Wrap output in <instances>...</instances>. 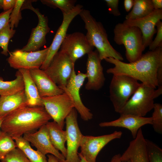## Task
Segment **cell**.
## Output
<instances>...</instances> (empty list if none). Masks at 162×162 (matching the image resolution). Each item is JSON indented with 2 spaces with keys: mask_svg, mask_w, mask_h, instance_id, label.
Listing matches in <instances>:
<instances>
[{
  "mask_svg": "<svg viewBox=\"0 0 162 162\" xmlns=\"http://www.w3.org/2000/svg\"><path fill=\"white\" fill-rule=\"evenodd\" d=\"M104 60L114 65L107 70L108 74L127 75L155 89L158 87L157 74L158 68L162 66V47L148 51L132 62L126 63L110 57Z\"/></svg>",
  "mask_w": 162,
  "mask_h": 162,
  "instance_id": "1",
  "label": "cell"
},
{
  "mask_svg": "<svg viewBox=\"0 0 162 162\" xmlns=\"http://www.w3.org/2000/svg\"><path fill=\"white\" fill-rule=\"evenodd\" d=\"M52 119L44 106H27L4 117L1 130L12 138L36 131Z\"/></svg>",
  "mask_w": 162,
  "mask_h": 162,
  "instance_id": "2",
  "label": "cell"
},
{
  "mask_svg": "<svg viewBox=\"0 0 162 162\" xmlns=\"http://www.w3.org/2000/svg\"><path fill=\"white\" fill-rule=\"evenodd\" d=\"M79 15L85 24L86 38L91 45L96 48L100 59L110 57L123 60L122 56L110 44L101 23L97 21L88 10L83 9Z\"/></svg>",
  "mask_w": 162,
  "mask_h": 162,
  "instance_id": "3",
  "label": "cell"
},
{
  "mask_svg": "<svg viewBox=\"0 0 162 162\" xmlns=\"http://www.w3.org/2000/svg\"><path fill=\"white\" fill-rule=\"evenodd\" d=\"M114 40L118 45H123L125 56L130 62L138 59L145 49L142 34L137 27L128 25L123 22L117 24L114 29Z\"/></svg>",
  "mask_w": 162,
  "mask_h": 162,
  "instance_id": "4",
  "label": "cell"
},
{
  "mask_svg": "<svg viewBox=\"0 0 162 162\" xmlns=\"http://www.w3.org/2000/svg\"><path fill=\"white\" fill-rule=\"evenodd\" d=\"M140 85L128 76L113 75L110 87V98L115 111L119 113Z\"/></svg>",
  "mask_w": 162,
  "mask_h": 162,
  "instance_id": "5",
  "label": "cell"
},
{
  "mask_svg": "<svg viewBox=\"0 0 162 162\" xmlns=\"http://www.w3.org/2000/svg\"><path fill=\"white\" fill-rule=\"evenodd\" d=\"M155 90L143 83H140L119 113L120 115L144 117L153 109Z\"/></svg>",
  "mask_w": 162,
  "mask_h": 162,
  "instance_id": "6",
  "label": "cell"
},
{
  "mask_svg": "<svg viewBox=\"0 0 162 162\" xmlns=\"http://www.w3.org/2000/svg\"><path fill=\"white\" fill-rule=\"evenodd\" d=\"M46 110L62 129L66 117L74 108L73 100L70 94L64 92L61 94L41 98Z\"/></svg>",
  "mask_w": 162,
  "mask_h": 162,
  "instance_id": "7",
  "label": "cell"
},
{
  "mask_svg": "<svg viewBox=\"0 0 162 162\" xmlns=\"http://www.w3.org/2000/svg\"><path fill=\"white\" fill-rule=\"evenodd\" d=\"M74 64L67 55L59 51L44 70L54 83L61 88L67 85L74 70Z\"/></svg>",
  "mask_w": 162,
  "mask_h": 162,
  "instance_id": "8",
  "label": "cell"
},
{
  "mask_svg": "<svg viewBox=\"0 0 162 162\" xmlns=\"http://www.w3.org/2000/svg\"><path fill=\"white\" fill-rule=\"evenodd\" d=\"M67 133V154L64 160L59 162H80L78 152L83 136L77 121V112L74 108L65 120Z\"/></svg>",
  "mask_w": 162,
  "mask_h": 162,
  "instance_id": "9",
  "label": "cell"
},
{
  "mask_svg": "<svg viewBox=\"0 0 162 162\" xmlns=\"http://www.w3.org/2000/svg\"><path fill=\"white\" fill-rule=\"evenodd\" d=\"M32 1L25 0L21 8V10L26 9L31 10L37 14L38 19V24L35 27L32 29L27 44L20 49L22 51L28 52L39 50L44 46L46 43V35L50 30L47 16L42 14L38 9L35 8L32 6Z\"/></svg>",
  "mask_w": 162,
  "mask_h": 162,
  "instance_id": "10",
  "label": "cell"
},
{
  "mask_svg": "<svg viewBox=\"0 0 162 162\" xmlns=\"http://www.w3.org/2000/svg\"><path fill=\"white\" fill-rule=\"evenodd\" d=\"M121 131L98 136H83L81 141L80 154L88 162H96L97 157L101 150L111 141L120 138Z\"/></svg>",
  "mask_w": 162,
  "mask_h": 162,
  "instance_id": "11",
  "label": "cell"
},
{
  "mask_svg": "<svg viewBox=\"0 0 162 162\" xmlns=\"http://www.w3.org/2000/svg\"><path fill=\"white\" fill-rule=\"evenodd\" d=\"M49 48L31 52L16 50L9 53L8 62L11 67L16 69L39 68L46 59Z\"/></svg>",
  "mask_w": 162,
  "mask_h": 162,
  "instance_id": "12",
  "label": "cell"
},
{
  "mask_svg": "<svg viewBox=\"0 0 162 162\" xmlns=\"http://www.w3.org/2000/svg\"><path fill=\"white\" fill-rule=\"evenodd\" d=\"M94 47L89 42L86 35L76 32L67 34L60 51L67 55L75 64L78 59L93 51Z\"/></svg>",
  "mask_w": 162,
  "mask_h": 162,
  "instance_id": "13",
  "label": "cell"
},
{
  "mask_svg": "<svg viewBox=\"0 0 162 162\" xmlns=\"http://www.w3.org/2000/svg\"><path fill=\"white\" fill-rule=\"evenodd\" d=\"M86 78L85 73L79 71L76 74L74 70L66 86L60 88L70 94L73 102L74 108L82 119L88 121L92 118L93 115L83 103L80 94V89Z\"/></svg>",
  "mask_w": 162,
  "mask_h": 162,
  "instance_id": "14",
  "label": "cell"
},
{
  "mask_svg": "<svg viewBox=\"0 0 162 162\" xmlns=\"http://www.w3.org/2000/svg\"><path fill=\"white\" fill-rule=\"evenodd\" d=\"M83 6L80 4L75 6L72 10L68 14H63L62 24L57 30L49 50L46 59L40 69L45 70L48 67L58 50L67 34L68 27L73 19L83 9Z\"/></svg>",
  "mask_w": 162,
  "mask_h": 162,
  "instance_id": "15",
  "label": "cell"
},
{
  "mask_svg": "<svg viewBox=\"0 0 162 162\" xmlns=\"http://www.w3.org/2000/svg\"><path fill=\"white\" fill-rule=\"evenodd\" d=\"M87 55L85 73L87 81L85 88L88 90L98 91L104 86L105 80L102 60L97 50L92 51Z\"/></svg>",
  "mask_w": 162,
  "mask_h": 162,
  "instance_id": "16",
  "label": "cell"
},
{
  "mask_svg": "<svg viewBox=\"0 0 162 162\" xmlns=\"http://www.w3.org/2000/svg\"><path fill=\"white\" fill-rule=\"evenodd\" d=\"M162 19V9L154 10L150 14L143 17L134 20H125L124 24L137 27L142 34L143 44L145 48L148 46L157 32L155 28L157 22Z\"/></svg>",
  "mask_w": 162,
  "mask_h": 162,
  "instance_id": "17",
  "label": "cell"
},
{
  "mask_svg": "<svg viewBox=\"0 0 162 162\" xmlns=\"http://www.w3.org/2000/svg\"><path fill=\"white\" fill-rule=\"evenodd\" d=\"M22 137L43 154H50L59 161L65 159L64 157L52 144L45 125L34 132L25 134Z\"/></svg>",
  "mask_w": 162,
  "mask_h": 162,
  "instance_id": "18",
  "label": "cell"
},
{
  "mask_svg": "<svg viewBox=\"0 0 162 162\" xmlns=\"http://www.w3.org/2000/svg\"><path fill=\"white\" fill-rule=\"evenodd\" d=\"M152 124V118L137 117L130 115H120L118 119L110 122H100L101 127H118L127 129L131 133L133 138H135L139 130L143 126Z\"/></svg>",
  "mask_w": 162,
  "mask_h": 162,
  "instance_id": "19",
  "label": "cell"
},
{
  "mask_svg": "<svg viewBox=\"0 0 162 162\" xmlns=\"http://www.w3.org/2000/svg\"><path fill=\"white\" fill-rule=\"evenodd\" d=\"M29 71L41 98L55 96L64 92L54 83L44 70L40 68H35L29 70Z\"/></svg>",
  "mask_w": 162,
  "mask_h": 162,
  "instance_id": "20",
  "label": "cell"
},
{
  "mask_svg": "<svg viewBox=\"0 0 162 162\" xmlns=\"http://www.w3.org/2000/svg\"><path fill=\"white\" fill-rule=\"evenodd\" d=\"M120 158L122 161L130 160L131 162H149L146 139L141 128L138 130L136 138L130 142Z\"/></svg>",
  "mask_w": 162,
  "mask_h": 162,
  "instance_id": "21",
  "label": "cell"
},
{
  "mask_svg": "<svg viewBox=\"0 0 162 162\" xmlns=\"http://www.w3.org/2000/svg\"><path fill=\"white\" fill-rule=\"evenodd\" d=\"M28 106L24 90L14 95L0 96V116L4 117Z\"/></svg>",
  "mask_w": 162,
  "mask_h": 162,
  "instance_id": "22",
  "label": "cell"
},
{
  "mask_svg": "<svg viewBox=\"0 0 162 162\" xmlns=\"http://www.w3.org/2000/svg\"><path fill=\"white\" fill-rule=\"evenodd\" d=\"M22 74L24 80V91L30 107L44 106L36 85L30 74L29 70L25 69L18 70Z\"/></svg>",
  "mask_w": 162,
  "mask_h": 162,
  "instance_id": "23",
  "label": "cell"
},
{
  "mask_svg": "<svg viewBox=\"0 0 162 162\" xmlns=\"http://www.w3.org/2000/svg\"><path fill=\"white\" fill-rule=\"evenodd\" d=\"M50 141L54 147L65 157L67 154L65 143L67 133L55 122H49L46 124Z\"/></svg>",
  "mask_w": 162,
  "mask_h": 162,
  "instance_id": "24",
  "label": "cell"
},
{
  "mask_svg": "<svg viewBox=\"0 0 162 162\" xmlns=\"http://www.w3.org/2000/svg\"><path fill=\"white\" fill-rule=\"evenodd\" d=\"M14 80L10 81H5L0 76V96L14 95L24 90L23 78L19 70L16 72Z\"/></svg>",
  "mask_w": 162,
  "mask_h": 162,
  "instance_id": "25",
  "label": "cell"
},
{
  "mask_svg": "<svg viewBox=\"0 0 162 162\" xmlns=\"http://www.w3.org/2000/svg\"><path fill=\"white\" fill-rule=\"evenodd\" d=\"M12 138L15 142L16 147L24 153L30 162H48L45 155L33 149L30 143L22 136Z\"/></svg>",
  "mask_w": 162,
  "mask_h": 162,
  "instance_id": "26",
  "label": "cell"
},
{
  "mask_svg": "<svg viewBox=\"0 0 162 162\" xmlns=\"http://www.w3.org/2000/svg\"><path fill=\"white\" fill-rule=\"evenodd\" d=\"M154 9L152 0H134L131 11L125 16V20H134L145 17Z\"/></svg>",
  "mask_w": 162,
  "mask_h": 162,
  "instance_id": "27",
  "label": "cell"
},
{
  "mask_svg": "<svg viewBox=\"0 0 162 162\" xmlns=\"http://www.w3.org/2000/svg\"><path fill=\"white\" fill-rule=\"evenodd\" d=\"M41 2L51 8H58L63 14H68L72 10L75 6V0H41Z\"/></svg>",
  "mask_w": 162,
  "mask_h": 162,
  "instance_id": "28",
  "label": "cell"
},
{
  "mask_svg": "<svg viewBox=\"0 0 162 162\" xmlns=\"http://www.w3.org/2000/svg\"><path fill=\"white\" fill-rule=\"evenodd\" d=\"M16 148L14 140L7 133L2 131L0 132V160L12 150Z\"/></svg>",
  "mask_w": 162,
  "mask_h": 162,
  "instance_id": "29",
  "label": "cell"
},
{
  "mask_svg": "<svg viewBox=\"0 0 162 162\" xmlns=\"http://www.w3.org/2000/svg\"><path fill=\"white\" fill-rule=\"evenodd\" d=\"M16 30L10 28L9 22L0 30V47L2 51L1 53L5 56L8 55V46L10 40L14 36Z\"/></svg>",
  "mask_w": 162,
  "mask_h": 162,
  "instance_id": "30",
  "label": "cell"
},
{
  "mask_svg": "<svg viewBox=\"0 0 162 162\" xmlns=\"http://www.w3.org/2000/svg\"><path fill=\"white\" fill-rule=\"evenodd\" d=\"M146 142L149 162H162V149L149 140Z\"/></svg>",
  "mask_w": 162,
  "mask_h": 162,
  "instance_id": "31",
  "label": "cell"
},
{
  "mask_svg": "<svg viewBox=\"0 0 162 162\" xmlns=\"http://www.w3.org/2000/svg\"><path fill=\"white\" fill-rule=\"evenodd\" d=\"M152 118V124L154 131L162 134V105L160 103H154Z\"/></svg>",
  "mask_w": 162,
  "mask_h": 162,
  "instance_id": "32",
  "label": "cell"
},
{
  "mask_svg": "<svg viewBox=\"0 0 162 162\" xmlns=\"http://www.w3.org/2000/svg\"><path fill=\"white\" fill-rule=\"evenodd\" d=\"M25 1V0H16L15 5L9 17V22L12 29H14V27L16 28L18 26L20 21L22 18L21 8Z\"/></svg>",
  "mask_w": 162,
  "mask_h": 162,
  "instance_id": "33",
  "label": "cell"
},
{
  "mask_svg": "<svg viewBox=\"0 0 162 162\" xmlns=\"http://www.w3.org/2000/svg\"><path fill=\"white\" fill-rule=\"evenodd\" d=\"M1 162H30L24 153L16 147L7 154Z\"/></svg>",
  "mask_w": 162,
  "mask_h": 162,
  "instance_id": "34",
  "label": "cell"
},
{
  "mask_svg": "<svg viewBox=\"0 0 162 162\" xmlns=\"http://www.w3.org/2000/svg\"><path fill=\"white\" fill-rule=\"evenodd\" d=\"M157 35L154 40L148 46L149 51L154 50L158 48L162 47V22L161 20L157 23Z\"/></svg>",
  "mask_w": 162,
  "mask_h": 162,
  "instance_id": "35",
  "label": "cell"
},
{
  "mask_svg": "<svg viewBox=\"0 0 162 162\" xmlns=\"http://www.w3.org/2000/svg\"><path fill=\"white\" fill-rule=\"evenodd\" d=\"M108 8L110 14L115 16L121 15V13L118 9V0H105Z\"/></svg>",
  "mask_w": 162,
  "mask_h": 162,
  "instance_id": "36",
  "label": "cell"
},
{
  "mask_svg": "<svg viewBox=\"0 0 162 162\" xmlns=\"http://www.w3.org/2000/svg\"><path fill=\"white\" fill-rule=\"evenodd\" d=\"M13 9L4 11L0 14V30L9 22L10 16Z\"/></svg>",
  "mask_w": 162,
  "mask_h": 162,
  "instance_id": "37",
  "label": "cell"
},
{
  "mask_svg": "<svg viewBox=\"0 0 162 162\" xmlns=\"http://www.w3.org/2000/svg\"><path fill=\"white\" fill-rule=\"evenodd\" d=\"M16 2V0H3V9L4 11H6L13 9Z\"/></svg>",
  "mask_w": 162,
  "mask_h": 162,
  "instance_id": "38",
  "label": "cell"
},
{
  "mask_svg": "<svg viewBox=\"0 0 162 162\" xmlns=\"http://www.w3.org/2000/svg\"><path fill=\"white\" fill-rule=\"evenodd\" d=\"M134 4V0H124V4L126 11L128 12L130 11L133 7Z\"/></svg>",
  "mask_w": 162,
  "mask_h": 162,
  "instance_id": "39",
  "label": "cell"
},
{
  "mask_svg": "<svg viewBox=\"0 0 162 162\" xmlns=\"http://www.w3.org/2000/svg\"><path fill=\"white\" fill-rule=\"evenodd\" d=\"M154 10L162 9V0H152Z\"/></svg>",
  "mask_w": 162,
  "mask_h": 162,
  "instance_id": "40",
  "label": "cell"
},
{
  "mask_svg": "<svg viewBox=\"0 0 162 162\" xmlns=\"http://www.w3.org/2000/svg\"><path fill=\"white\" fill-rule=\"evenodd\" d=\"M121 155L120 154L115 155L112 158L110 162H131L130 160L122 161L121 160Z\"/></svg>",
  "mask_w": 162,
  "mask_h": 162,
  "instance_id": "41",
  "label": "cell"
},
{
  "mask_svg": "<svg viewBox=\"0 0 162 162\" xmlns=\"http://www.w3.org/2000/svg\"><path fill=\"white\" fill-rule=\"evenodd\" d=\"M48 162H59V160L52 154L47 155Z\"/></svg>",
  "mask_w": 162,
  "mask_h": 162,
  "instance_id": "42",
  "label": "cell"
},
{
  "mask_svg": "<svg viewBox=\"0 0 162 162\" xmlns=\"http://www.w3.org/2000/svg\"><path fill=\"white\" fill-rule=\"evenodd\" d=\"M78 155L80 159V162H88L80 154L78 153Z\"/></svg>",
  "mask_w": 162,
  "mask_h": 162,
  "instance_id": "43",
  "label": "cell"
},
{
  "mask_svg": "<svg viewBox=\"0 0 162 162\" xmlns=\"http://www.w3.org/2000/svg\"><path fill=\"white\" fill-rule=\"evenodd\" d=\"M4 117L2 116H0V132L1 131V126L3 121Z\"/></svg>",
  "mask_w": 162,
  "mask_h": 162,
  "instance_id": "44",
  "label": "cell"
},
{
  "mask_svg": "<svg viewBox=\"0 0 162 162\" xmlns=\"http://www.w3.org/2000/svg\"><path fill=\"white\" fill-rule=\"evenodd\" d=\"M3 0H0V9H3Z\"/></svg>",
  "mask_w": 162,
  "mask_h": 162,
  "instance_id": "45",
  "label": "cell"
}]
</instances>
